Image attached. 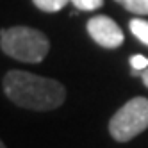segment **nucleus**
I'll return each instance as SVG.
<instances>
[{"label": "nucleus", "instance_id": "1", "mask_svg": "<svg viewBox=\"0 0 148 148\" xmlns=\"http://www.w3.org/2000/svg\"><path fill=\"white\" fill-rule=\"evenodd\" d=\"M2 86L9 100L29 111H52L66 100V89L61 82L29 71H7Z\"/></svg>", "mask_w": 148, "mask_h": 148}, {"label": "nucleus", "instance_id": "2", "mask_svg": "<svg viewBox=\"0 0 148 148\" xmlns=\"http://www.w3.org/2000/svg\"><path fill=\"white\" fill-rule=\"evenodd\" d=\"M0 47L4 54L22 62H41L48 50V38L38 29L16 25L0 30Z\"/></svg>", "mask_w": 148, "mask_h": 148}, {"label": "nucleus", "instance_id": "3", "mask_svg": "<svg viewBox=\"0 0 148 148\" xmlns=\"http://www.w3.org/2000/svg\"><path fill=\"white\" fill-rule=\"evenodd\" d=\"M148 129V98L136 97L118 109L109 121V132L116 141L125 143Z\"/></svg>", "mask_w": 148, "mask_h": 148}, {"label": "nucleus", "instance_id": "4", "mask_svg": "<svg viewBox=\"0 0 148 148\" xmlns=\"http://www.w3.org/2000/svg\"><path fill=\"white\" fill-rule=\"evenodd\" d=\"M88 34L93 38L95 43H98L103 48H118L123 43V32L118 27V23L109 16H93L88 25Z\"/></svg>", "mask_w": 148, "mask_h": 148}, {"label": "nucleus", "instance_id": "5", "mask_svg": "<svg viewBox=\"0 0 148 148\" xmlns=\"http://www.w3.org/2000/svg\"><path fill=\"white\" fill-rule=\"evenodd\" d=\"M129 29H130V32L141 41V43L148 45V22L139 20V18H134V20H130Z\"/></svg>", "mask_w": 148, "mask_h": 148}, {"label": "nucleus", "instance_id": "6", "mask_svg": "<svg viewBox=\"0 0 148 148\" xmlns=\"http://www.w3.org/2000/svg\"><path fill=\"white\" fill-rule=\"evenodd\" d=\"M116 2L134 14H148V0H116Z\"/></svg>", "mask_w": 148, "mask_h": 148}, {"label": "nucleus", "instance_id": "7", "mask_svg": "<svg viewBox=\"0 0 148 148\" xmlns=\"http://www.w3.org/2000/svg\"><path fill=\"white\" fill-rule=\"evenodd\" d=\"M34 5L39 9V11L45 13H57L59 9H62L70 0H32Z\"/></svg>", "mask_w": 148, "mask_h": 148}, {"label": "nucleus", "instance_id": "8", "mask_svg": "<svg viewBox=\"0 0 148 148\" xmlns=\"http://www.w3.org/2000/svg\"><path fill=\"white\" fill-rule=\"evenodd\" d=\"M70 2L80 11H95L103 5V0H70Z\"/></svg>", "mask_w": 148, "mask_h": 148}, {"label": "nucleus", "instance_id": "9", "mask_svg": "<svg viewBox=\"0 0 148 148\" xmlns=\"http://www.w3.org/2000/svg\"><path fill=\"white\" fill-rule=\"evenodd\" d=\"M130 64H132V70H137V71H145L148 68V59L145 56H132L130 59Z\"/></svg>", "mask_w": 148, "mask_h": 148}, {"label": "nucleus", "instance_id": "10", "mask_svg": "<svg viewBox=\"0 0 148 148\" xmlns=\"http://www.w3.org/2000/svg\"><path fill=\"white\" fill-rule=\"evenodd\" d=\"M141 80H143V84L148 88V68L145 70V71H141Z\"/></svg>", "mask_w": 148, "mask_h": 148}, {"label": "nucleus", "instance_id": "11", "mask_svg": "<svg viewBox=\"0 0 148 148\" xmlns=\"http://www.w3.org/2000/svg\"><path fill=\"white\" fill-rule=\"evenodd\" d=\"M0 148H7V146H5V145L2 143V139H0Z\"/></svg>", "mask_w": 148, "mask_h": 148}]
</instances>
